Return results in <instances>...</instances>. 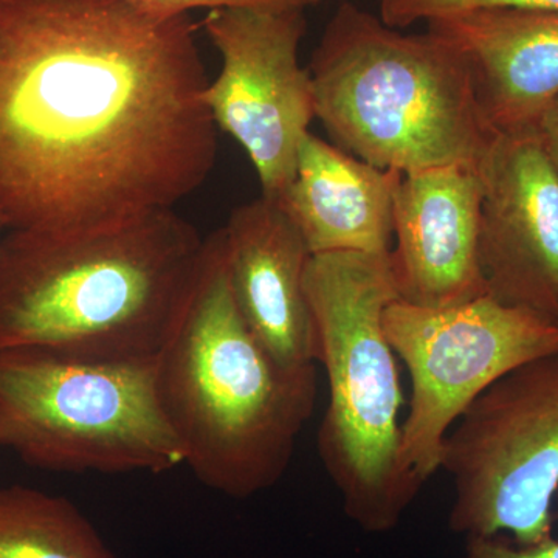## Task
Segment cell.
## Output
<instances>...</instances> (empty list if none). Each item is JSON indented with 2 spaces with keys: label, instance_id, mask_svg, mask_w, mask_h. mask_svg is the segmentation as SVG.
Segmentation results:
<instances>
[{
  "label": "cell",
  "instance_id": "cell-1",
  "mask_svg": "<svg viewBox=\"0 0 558 558\" xmlns=\"http://www.w3.org/2000/svg\"><path fill=\"white\" fill-rule=\"evenodd\" d=\"M190 14L128 0H0V218L105 229L204 185L218 126Z\"/></svg>",
  "mask_w": 558,
  "mask_h": 558
},
{
  "label": "cell",
  "instance_id": "cell-2",
  "mask_svg": "<svg viewBox=\"0 0 558 558\" xmlns=\"http://www.w3.org/2000/svg\"><path fill=\"white\" fill-rule=\"evenodd\" d=\"M207 238L174 208L81 231L7 230L0 349L97 362L149 360L199 281Z\"/></svg>",
  "mask_w": 558,
  "mask_h": 558
},
{
  "label": "cell",
  "instance_id": "cell-3",
  "mask_svg": "<svg viewBox=\"0 0 558 558\" xmlns=\"http://www.w3.org/2000/svg\"><path fill=\"white\" fill-rule=\"evenodd\" d=\"M161 407L185 465L234 499L277 486L317 402V366L286 368L238 312L219 231L199 281L156 357Z\"/></svg>",
  "mask_w": 558,
  "mask_h": 558
},
{
  "label": "cell",
  "instance_id": "cell-4",
  "mask_svg": "<svg viewBox=\"0 0 558 558\" xmlns=\"http://www.w3.org/2000/svg\"><path fill=\"white\" fill-rule=\"evenodd\" d=\"M310 73L315 117L333 145L381 170H481L497 142L468 61L436 33H402L344 2Z\"/></svg>",
  "mask_w": 558,
  "mask_h": 558
},
{
  "label": "cell",
  "instance_id": "cell-5",
  "mask_svg": "<svg viewBox=\"0 0 558 558\" xmlns=\"http://www.w3.org/2000/svg\"><path fill=\"white\" fill-rule=\"evenodd\" d=\"M304 288L329 388L319 459L348 519L387 534L421 492L400 461L402 387L384 329L399 300L389 253L312 255Z\"/></svg>",
  "mask_w": 558,
  "mask_h": 558
},
{
  "label": "cell",
  "instance_id": "cell-6",
  "mask_svg": "<svg viewBox=\"0 0 558 558\" xmlns=\"http://www.w3.org/2000/svg\"><path fill=\"white\" fill-rule=\"evenodd\" d=\"M0 446L58 473L159 475L185 465L161 407L156 357L97 362L0 349Z\"/></svg>",
  "mask_w": 558,
  "mask_h": 558
},
{
  "label": "cell",
  "instance_id": "cell-7",
  "mask_svg": "<svg viewBox=\"0 0 558 558\" xmlns=\"http://www.w3.org/2000/svg\"><path fill=\"white\" fill-rule=\"evenodd\" d=\"M440 470L453 483L449 527L465 538H554L558 490V352L510 371L458 418Z\"/></svg>",
  "mask_w": 558,
  "mask_h": 558
},
{
  "label": "cell",
  "instance_id": "cell-8",
  "mask_svg": "<svg viewBox=\"0 0 558 558\" xmlns=\"http://www.w3.org/2000/svg\"><path fill=\"white\" fill-rule=\"evenodd\" d=\"M385 336L411 377L400 461L418 487L440 470L444 440L495 381L532 360L558 352V325L490 296L447 307L396 300Z\"/></svg>",
  "mask_w": 558,
  "mask_h": 558
},
{
  "label": "cell",
  "instance_id": "cell-9",
  "mask_svg": "<svg viewBox=\"0 0 558 558\" xmlns=\"http://www.w3.org/2000/svg\"><path fill=\"white\" fill-rule=\"evenodd\" d=\"M304 11L216 9L202 22L222 60L205 106L247 154L260 196L275 201L295 178L301 142L317 119L310 69L300 62Z\"/></svg>",
  "mask_w": 558,
  "mask_h": 558
},
{
  "label": "cell",
  "instance_id": "cell-10",
  "mask_svg": "<svg viewBox=\"0 0 558 558\" xmlns=\"http://www.w3.org/2000/svg\"><path fill=\"white\" fill-rule=\"evenodd\" d=\"M481 178L487 296L558 325V175L537 131L499 134Z\"/></svg>",
  "mask_w": 558,
  "mask_h": 558
},
{
  "label": "cell",
  "instance_id": "cell-11",
  "mask_svg": "<svg viewBox=\"0 0 558 558\" xmlns=\"http://www.w3.org/2000/svg\"><path fill=\"white\" fill-rule=\"evenodd\" d=\"M483 178L465 165L402 175L389 252L399 300L447 307L487 295L480 269Z\"/></svg>",
  "mask_w": 558,
  "mask_h": 558
},
{
  "label": "cell",
  "instance_id": "cell-12",
  "mask_svg": "<svg viewBox=\"0 0 558 558\" xmlns=\"http://www.w3.org/2000/svg\"><path fill=\"white\" fill-rule=\"evenodd\" d=\"M231 296L245 325L286 368L318 365L304 275L311 252L278 201L259 196L219 230Z\"/></svg>",
  "mask_w": 558,
  "mask_h": 558
},
{
  "label": "cell",
  "instance_id": "cell-13",
  "mask_svg": "<svg viewBox=\"0 0 558 558\" xmlns=\"http://www.w3.org/2000/svg\"><path fill=\"white\" fill-rule=\"evenodd\" d=\"M468 61L498 134L535 130L558 98V10L483 9L427 22Z\"/></svg>",
  "mask_w": 558,
  "mask_h": 558
},
{
  "label": "cell",
  "instance_id": "cell-14",
  "mask_svg": "<svg viewBox=\"0 0 558 558\" xmlns=\"http://www.w3.org/2000/svg\"><path fill=\"white\" fill-rule=\"evenodd\" d=\"M402 175L360 160L310 132L301 142L295 178L278 202L311 255L389 253Z\"/></svg>",
  "mask_w": 558,
  "mask_h": 558
},
{
  "label": "cell",
  "instance_id": "cell-15",
  "mask_svg": "<svg viewBox=\"0 0 558 558\" xmlns=\"http://www.w3.org/2000/svg\"><path fill=\"white\" fill-rule=\"evenodd\" d=\"M0 558H119L75 502L25 486L0 487Z\"/></svg>",
  "mask_w": 558,
  "mask_h": 558
},
{
  "label": "cell",
  "instance_id": "cell-16",
  "mask_svg": "<svg viewBox=\"0 0 558 558\" xmlns=\"http://www.w3.org/2000/svg\"><path fill=\"white\" fill-rule=\"evenodd\" d=\"M483 9L558 10V0H380V20L407 28L416 22Z\"/></svg>",
  "mask_w": 558,
  "mask_h": 558
},
{
  "label": "cell",
  "instance_id": "cell-17",
  "mask_svg": "<svg viewBox=\"0 0 558 558\" xmlns=\"http://www.w3.org/2000/svg\"><path fill=\"white\" fill-rule=\"evenodd\" d=\"M138 9L160 16H180L196 9H299L307 10L322 0H128Z\"/></svg>",
  "mask_w": 558,
  "mask_h": 558
},
{
  "label": "cell",
  "instance_id": "cell-18",
  "mask_svg": "<svg viewBox=\"0 0 558 558\" xmlns=\"http://www.w3.org/2000/svg\"><path fill=\"white\" fill-rule=\"evenodd\" d=\"M462 558H558V539L535 546H520L505 535L486 538H465Z\"/></svg>",
  "mask_w": 558,
  "mask_h": 558
},
{
  "label": "cell",
  "instance_id": "cell-19",
  "mask_svg": "<svg viewBox=\"0 0 558 558\" xmlns=\"http://www.w3.org/2000/svg\"><path fill=\"white\" fill-rule=\"evenodd\" d=\"M535 131L546 157L558 175V98L542 113Z\"/></svg>",
  "mask_w": 558,
  "mask_h": 558
},
{
  "label": "cell",
  "instance_id": "cell-20",
  "mask_svg": "<svg viewBox=\"0 0 558 558\" xmlns=\"http://www.w3.org/2000/svg\"><path fill=\"white\" fill-rule=\"evenodd\" d=\"M7 227L5 223H3L2 218H0V242H2L3 234H5Z\"/></svg>",
  "mask_w": 558,
  "mask_h": 558
}]
</instances>
